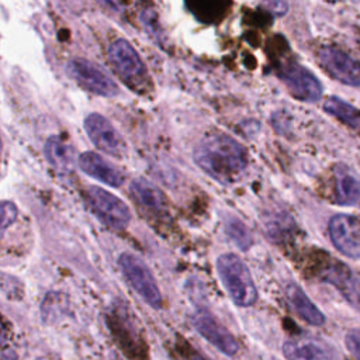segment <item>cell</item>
I'll use <instances>...</instances> for the list:
<instances>
[{
    "label": "cell",
    "instance_id": "6da1fadb",
    "mask_svg": "<svg viewBox=\"0 0 360 360\" xmlns=\"http://www.w3.org/2000/svg\"><path fill=\"white\" fill-rule=\"evenodd\" d=\"M195 165L222 184L236 181L248 167V150L235 138L214 132L205 135L194 149Z\"/></svg>",
    "mask_w": 360,
    "mask_h": 360
},
{
    "label": "cell",
    "instance_id": "7a4b0ae2",
    "mask_svg": "<svg viewBox=\"0 0 360 360\" xmlns=\"http://www.w3.org/2000/svg\"><path fill=\"white\" fill-rule=\"evenodd\" d=\"M218 277L231 300L239 307H250L257 300V290L245 262L233 253L217 259Z\"/></svg>",
    "mask_w": 360,
    "mask_h": 360
},
{
    "label": "cell",
    "instance_id": "3957f363",
    "mask_svg": "<svg viewBox=\"0 0 360 360\" xmlns=\"http://www.w3.org/2000/svg\"><path fill=\"white\" fill-rule=\"evenodd\" d=\"M108 62L115 75L134 91L142 93L149 89L148 69L136 49L127 39H115L108 46Z\"/></svg>",
    "mask_w": 360,
    "mask_h": 360
},
{
    "label": "cell",
    "instance_id": "277c9868",
    "mask_svg": "<svg viewBox=\"0 0 360 360\" xmlns=\"http://www.w3.org/2000/svg\"><path fill=\"white\" fill-rule=\"evenodd\" d=\"M118 266L132 290L149 307L159 309L162 307V294L145 262L138 256L125 252L118 257Z\"/></svg>",
    "mask_w": 360,
    "mask_h": 360
},
{
    "label": "cell",
    "instance_id": "5b68a950",
    "mask_svg": "<svg viewBox=\"0 0 360 360\" xmlns=\"http://www.w3.org/2000/svg\"><path fill=\"white\" fill-rule=\"evenodd\" d=\"M84 200L90 211L112 229H124L131 221V211L127 204L101 187L90 186L84 191Z\"/></svg>",
    "mask_w": 360,
    "mask_h": 360
},
{
    "label": "cell",
    "instance_id": "8992f818",
    "mask_svg": "<svg viewBox=\"0 0 360 360\" xmlns=\"http://www.w3.org/2000/svg\"><path fill=\"white\" fill-rule=\"evenodd\" d=\"M66 70L72 80L86 91L103 97L118 94L117 83L100 66L87 59L75 58L69 60Z\"/></svg>",
    "mask_w": 360,
    "mask_h": 360
},
{
    "label": "cell",
    "instance_id": "52a82bcc",
    "mask_svg": "<svg viewBox=\"0 0 360 360\" xmlns=\"http://www.w3.org/2000/svg\"><path fill=\"white\" fill-rule=\"evenodd\" d=\"M333 246L350 259H360V218L350 214H336L328 224Z\"/></svg>",
    "mask_w": 360,
    "mask_h": 360
},
{
    "label": "cell",
    "instance_id": "ba28073f",
    "mask_svg": "<svg viewBox=\"0 0 360 360\" xmlns=\"http://www.w3.org/2000/svg\"><path fill=\"white\" fill-rule=\"evenodd\" d=\"M84 131L97 149L115 158H122L125 155L127 145L124 138L101 114H89L84 120Z\"/></svg>",
    "mask_w": 360,
    "mask_h": 360
},
{
    "label": "cell",
    "instance_id": "9c48e42d",
    "mask_svg": "<svg viewBox=\"0 0 360 360\" xmlns=\"http://www.w3.org/2000/svg\"><path fill=\"white\" fill-rule=\"evenodd\" d=\"M318 60L323 70L335 80L347 86L360 87V62L342 49L323 46L318 53Z\"/></svg>",
    "mask_w": 360,
    "mask_h": 360
},
{
    "label": "cell",
    "instance_id": "30bf717a",
    "mask_svg": "<svg viewBox=\"0 0 360 360\" xmlns=\"http://www.w3.org/2000/svg\"><path fill=\"white\" fill-rule=\"evenodd\" d=\"M280 79L287 86L292 97L305 101L315 103L322 96V84L318 77L298 63H290L280 72Z\"/></svg>",
    "mask_w": 360,
    "mask_h": 360
},
{
    "label": "cell",
    "instance_id": "8fae6325",
    "mask_svg": "<svg viewBox=\"0 0 360 360\" xmlns=\"http://www.w3.org/2000/svg\"><path fill=\"white\" fill-rule=\"evenodd\" d=\"M191 319L197 332L219 352L226 356H232L238 352L239 346L233 335L208 311L197 309Z\"/></svg>",
    "mask_w": 360,
    "mask_h": 360
},
{
    "label": "cell",
    "instance_id": "7c38bea8",
    "mask_svg": "<svg viewBox=\"0 0 360 360\" xmlns=\"http://www.w3.org/2000/svg\"><path fill=\"white\" fill-rule=\"evenodd\" d=\"M321 278L328 284H332L339 292L354 307L360 308V284L352 270L338 260H332L322 274Z\"/></svg>",
    "mask_w": 360,
    "mask_h": 360
},
{
    "label": "cell",
    "instance_id": "4fadbf2b",
    "mask_svg": "<svg viewBox=\"0 0 360 360\" xmlns=\"http://www.w3.org/2000/svg\"><path fill=\"white\" fill-rule=\"evenodd\" d=\"M129 193L136 205L150 217H159L166 210L163 193L145 179H135L129 186Z\"/></svg>",
    "mask_w": 360,
    "mask_h": 360
},
{
    "label": "cell",
    "instance_id": "5bb4252c",
    "mask_svg": "<svg viewBox=\"0 0 360 360\" xmlns=\"http://www.w3.org/2000/svg\"><path fill=\"white\" fill-rule=\"evenodd\" d=\"M77 163L84 173L108 186L120 187L124 183L122 172L94 152H83L79 156Z\"/></svg>",
    "mask_w": 360,
    "mask_h": 360
},
{
    "label": "cell",
    "instance_id": "9a60e30c",
    "mask_svg": "<svg viewBox=\"0 0 360 360\" xmlns=\"http://www.w3.org/2000/svg\"><path fill=\"white\" fill-rule=\"evenodd\" d=\"M284 294L288 305L292 308V311L304 319L307 323L314 326H321L325 323V315L321 312V309L309 300V297L305 294V291L295 283H288L284 287Z\"/></svg>",
    "mask_w": 360,
    "mask_h": 360
},
{
    "label": "cell",
    "instance_id": "2e32d148",
    "mask_svg": "<svg viewBox=\"0 0 360 360\" xmlns=\"http://www.w3.org/2000/svg\"><path fill=\"white\" fill-rule=\"evenodd\" d=\"M335 174V200L340 205H354L360 201V176L346 165H338Z\"/></svg>",
    "mask_w": 360,
    "mask_h": 360
},
{
    "label": "cell",
    "instance_id": "e0dca14e",
    "mask_svg": "<svg viewBox=\"0 0 360 360\" xmlns=\"http://www.w3.org/2000/svg\"><path fill=\"white\" fill-rule=\"evenodd\" d=\"M288 360H333L330 349L316 339H292L284 345Z\"/></svg>",
    "mask_w": 360,
    "mask_h": 360
},
{
    "label": "cell",
    "instance_id": "ac0fdd59",
    "mask_svg": "<svg viewBox=\"0 0 360 360\" xmlns=\"http://www.w3.org/2000/svg\"><path fill=\"white\" fill-rule=\"evenodd\" d=\"M46 160L60 172H68L75 165V150L73 148L60 136L52 135L46 139L44 146Z\"/></svg>",
    "mask_w": 360,
    "mask_h": 360
},
{
    "label": "cell",
    "instance_id": "d6986e66",
    "mask_svg": "<svg viewBox=\"0 0 360 360\" xmlns=\"http://www.w3.org/2000/svg\"><path fill=\"white\" fill-rule=\"evenodd\" d=\"M323 110L342 121L343 124L359 129L360 128V110L349 104L347 101L339 98V97H329L323 103Z\"/></svg>",
    "mask_w": 360,
    "mask_h": 360
},
{
    "label": "cell",
    "instance_id": "ffe728a7",
    "mask_svg": "<svg viewBox=\"0 0 360 360\" xmlns=\"http://www.w3.org/2000/svg\"><path fill=\"white\" fill-rule=\"evenodd\" d=\"M66 309H68V300L63 294H59V292H49L44 298L42 307H41L42 318L46 322L60 319L66 314Z\"/></svg>",
    "mask_w": 360,
    "mask_h": 360
},
{
    "label": "cell",
    "instance_id": "44dd1931",
    "mask_svg": "<svg viewBox=\"0 0 360 360\" xmlns=\"http://www.w3.org/2000/svg\"><path fill=\"white\" fill-rule=\"evenodd\" d=\"M225 231L228 233V236L233 240V243L242 249L246 250L250 248L252 245V233L248 229V226L238 218L231 217L226 219L225 222Z\"/></svg>",
    "mask_w": 360,
    "mask_h": 360
},
{
    "label": "cell",
    "instance_id": "7402d4cb",
    "mask_svg": "<svg viewBox=\"0 0 360 360\" xmlns=\"http://www.w3.org/2000/svg\"><path fill=\"white\" fill-rule=\"evenodd\" d=\"M190 7L194 10V13L204 20H211L218 14V10H221V1L219 0H190Z\"/></svg>",
    "mask_w": 360,
    "mask_h": 360
},
{
    "label": "cell",
    "instance_id": "603a6c76",
    "mask_svg": "<svg viewBox=\"0 0 360 360\" xmlns=\"http://www.w3.org/2000/svg\"><path fill=\"white\" fill-rule=\"evenodd\" d=\"M17 218V207L11 201L1 200L0 201V239L6 229L15 221Z\"/></svg>",
    "mask_w": 360,
    "mask_h": 360
},
{
    "label": "cell",
    "instance_id": "cb8c5ba5",
    "mask_svg": "<svg viewBox=\"0 0 360 360\" xmlns=\"http://www.w3.org/2000/svg\"><path fill=\"white\" fill-rule=\"evenodd\" d=\"M345 342H346V347L352 353V356L356 360H360V329L350 330L346 335Z\"/></svg>",
    "mask_w": 360,
    "mask_h": 360
},
{
    "label": "cell",
    "instance_id": "d4e9b609",
    "mask_svg": "<svg viewBox=\"0 0 360 360\" xmlns=\"http://www.w3.org/2000/svg\"><path fill=\"white\" fill-rule=\"evenodd\" d=\"M263 6L267 11L274 14L276 17H281L288 11V4L285 0H263Z\"/></svg>",
    "mask_w": 360,
    "mask_h": 360
},
{
    "label": "cell",
    "instance_id": "484cf974",
    "mask_svg": "<svg viewBox=\"0 0 360 360\" xmlns=\"http://www.w3.org/2000/svg\"><path fill=\"white\" fill-rule=\"evenodd\" d=\"M103 1L112 8H121L124 4V0H103Z\"/></svg>",
    "mask_w": 360,
    "mask_h": 360
},
{
    "label": "cell",
    "instance_id": "4316f807",
    "mask_svg": "<svg viewBox=\"0 0 360 360\" xmlns=\"http://www.w3.org/2000/svg\"><path fill=\"white\" fill-rule=\"evenodd\" d=\"M191 360H205V359H204V357H201L200 354H195V356H194Z\"/></svg>",
    "mask_w": 360,
    "mask_h": 360
},
{
    "label": "cell",
    "instance_id": "83f0119b",
    "mask_svg": "<svg viewBox=\"0 0 360 360\" xmlns=\"http://www.w3.org/2000/svg\"><path fill=\"white\" fill-rule=\"evenodd\" d=\"M0 153H1V138H0Z\"/></svg>",
    "mask_w": 360,
    "mask_h": 360
}]
</instances>
